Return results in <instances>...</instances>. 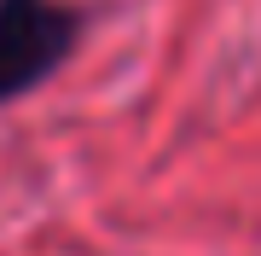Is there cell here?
<instances>
[{
    "mask_svg": "<svg viewBox=\"0 0 261 256\" xmlns=\"http://www.w3.org/2000/svg\"><path fill=\"white\" fill-rule=\"evenodd\" d=\"M82 41V12L64 0H0V105L41 87Z\"/></svg>",
    "mask_w": 261,
    "mask_h": 256,
    "instance_id": "obj_1",
    "label": "cell"
}]
</instances>
